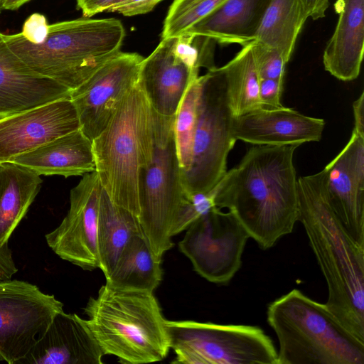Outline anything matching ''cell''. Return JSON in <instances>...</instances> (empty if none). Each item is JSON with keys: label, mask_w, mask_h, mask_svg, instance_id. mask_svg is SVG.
<instances>
[{"label": "cell", "mask_w": 364, "mask_h": 364, "mask_svg": "<svg viewBox=\"0 0 364 364\" xmlns=\"http://www.w3.org/2000/svg\"><path fill=\"white\" fill-rule=\"evenodd\" d=\"M124 36L119 20L90 18L49 24L47 36L38 44L21 33H1L5 46L22 65L71 91L120 52Z\"/></svg>", "instance_id": "3"}, {"label": "cell", "mask_w": 364, "mask_h": 364, "mask_svg": "<svg viewBox=\"0 0 364 364\" xmlns=\"http://www.w3.org/2000/svg\"><path fill=\"white\" fill-rule=\"evenodd\" d=\"M309 18L314 20L322 18L329 6V0H301Z\"/></svg>", "instance_id": "36"}, {"label": "cell", "mask_w": 364, "mask_h": 364, "mask_svg": "<svg viewBox=\"0 0 364 364\" xmlns=\"http://www.w3.org/2000/svg\"><path fill=\"white\" fill-rule=\"evenodd\" d=\"M0 32V119L61 100L71 90L22 65L5 46Z\"/></svg>", "instance_id": "19"}, {"label": "cell", "mask_w": 364, "mask_h": 364, "mask_svg": "<svg viewBox=\"0 0 364 364\" xmlns=\"http://www.w3.org/2000/svg\"><path fill=\"white\" fill-rule=\"evenodd\" d=\"M80 127L70 98L0 119V164Z\"/></svg>", "instance_id": "14"}, {"label": "cell", "mask_w": 364, "mask_h": 364, "mask_svg": "<svg viewBox=\"0 0 364 364\" xmlns=\"http://www.w3.org/2000/svg\"><path fill=\"white\" fill-rule=\"evenodd\" d=\"M176 37L162 38L155 50L142 60L138 85L152 109L174 117L190 85L199 76L178 54Z\"/></svg>", "instance_id": "16"}, {"label": "cell", "mask_w": 364, "mask_h": 364, "mask_svg": "<svg viewBox=\"0 0 364 364\" xmlns=\"http://www.w3.org/2000/svg\"><path fill=\"white\" fill-rule=\"evenodd\" d=\"M200 85V76H198L188 87L174 116V139L182 173L189 169L193 159Z\"/></svg>", "instance_id": "28"}, {"label": "cell", "mask_w": 364, "mask_h": 364, "mask_svg": "<svg viewBox=\"0 0 364 364\" xmlns=\"http://www.w3.org/2000/svg\"><path fill=\"white\" fill-rule=\"evenodd\" d=\"M83 310L104 354L116 356L119 363L159 362L171 349L166 319L153 292L105 284Z\"/></svg>", "instance_id": "4"}, {"label": "cell", "mask_w": 364, "mask_h": 364, "mask_svg": "<svg viewBox=\"0 0 364 364\" xmlns=\"http://www.w3.org/2000/svg\"><path fill=\"white\" fill-rule=\"evenodd\" d=\"M163 0H118L107 12H117L125 16H132L151 11Z\"/></svg>", "instance_id": "33"}, {"label": "cell", "mask_w": 364, "mask_h": 364, "mask_svg": "<svg viewBox=\"0 0 364 364\" xmlns=\"http://www.w3.org/2000/svg\"><path fill=\"white\" fill-rule=\"evenodd\" d=\"M17 271L8 243L0 246V281L10 279Z\"/></svg>", "instance_id": "35"}, {"label": "cell", "mask_w": 364, "mask_h": 364, "mask_svg": "<svg viewBox=\"0 0 364 364\" xmlns=\"http://www.w3.org/2000/svg\"><path fill=\"white\" fill-rule=\"evenodd\" d=\"M250 237L232 213L215 207L188 226L178 248L200 277L223 285L240 269Z\"/></svg>", "instance_id": "10"}, {"label": "cell", "mask_w": 364, "mask_h": 364, "mask_svg": "<svg viewBox=\"0 0 364 364\" xmlns=\"http://www.w3.org/2000/svg\"><path fill=\"white\" fill-rule=\"evenodd\" d=\"M151 107L137 83L92 140L95 172L111 200L139 215V184L154 151Z\"/></svg>", "instance_id": "5"}, {"label": "cell", "mask_w": 364, "mask_h": 364, "mask_svg": "<svg viewBox=\"0 0 364 364\" xmlns=\"http://www.w3.org/2000/svg\"><path fill=\"white\" fill-rule=\"evenodd\" d=\"M41 183V176L26 167L11 161L0 164V246L8 243Z\"/></svg>", "instance_id": "23"}, {"label": "cell", "mask_w": 364, "mask_h": 364, "mask_svg": "<svg viewBox=\"0 0 364 364\" xmlns=\"http://www.w3.org/2000/svg\"><path fill=\"white\" fill-rule=\"evenodd\" d=\"M267 321L279 344L277 364H364V342L297 289L268 304Z\"/></svg>", "instance_id": "6"}, {"label": "cell", "mask_w": 364, "mask_h": 364, "mask_svg": "<svg viewBox=\"0 0 364 364\" xmlns=\"http://www.w3.org/2000/svg\"><path fill=\"white\" fill-rule=\"evenodd\" d=\"M63 307L35 284L0 281V361L17 364L25 358Z\"/></svg>", "instance_id": "11"}, {"label": "cell", "mask_w": 364, "mask_h": 364, "mask_svg": "<svg viewBox=\"0 0 364 364\" xmlns=\"http://www.w3.org/2000/svg\"><path fill=\"white\" fill-rule=\"evenodd\" d=\"M269 0H227L184 33L220 44L244 46L254 40Z\"/></svg>", "instance_id": "22"}, {"label": "cell", "mask_w": 364, "mask_h": 364, "mask_svg": "<svg viewBox=\"0 0 364 364\" xmlns=\"http://www.w3.org/2000/svg\"><path fill=\"white\" fill-rule=\"evenodd\" d=\"M219 69L225 77L228 103L234 117L262 108L260 77L252 41Z\"/></svg>", "instance_id": "27"}, {"label": "cell", "mask_w": 364, "mask_h": 364, "mask_svg": "<svg viewBox=\"0 0 364 364\" xmlns=\"http://www.w3.org/2000/svg\"><path fill=\"white\" fill-rule=\"evenodd\" d=\"M283 85V80L260 79L259 99L262 108L274 109L284 107L281 102Z\"/></svg>", "instance_id": "31"}, {"label": "cell", "mask_w": 364, "mask_h": 364, "mask_svg": "<svg viewBox=\"0 0 364 364\" xmlns=\"http://www.w3.org/2000/svg\"><path fill=\"white\" fill-rule=\"evenodd\" d=\"M326 182V168L298 178V221L326 282L325 306L364 342V247L351 238L333 212Z\"/></svg>", "instance_id": "2"}, {"label": "cell", "mask_w": 364, "mask_h": 364, "mask_svg": "<svg viewBox=\"0 0 364 364\" xmlns=\"http://www.w3.org/2000/svg\"><path fill=\"white\" fill-rule=\"evenodd\" d=\"M227 0H175L171 5L162 31V38L177 37Z\"/></svg>", "instance_id": "29"}, {"label": "cell", "mask_w": 364, "mask_h": 364, "mask_svg": "<svg viewBox=\"0 0 364 364\" xmlns=\"http://www.w3.org/2000/svg\"><path fill=\"white\" fill-rule=\"evenodd\" d=\"M5 0H0V14L4 10V4Z\"/></svg>", "instance_id": "39"}, {"label": "cell", "mask_w": 364, "mask_h": 364, "mask_svg": "<svg viewBox=\"0 0 364 364\" xmlns=\"http://www.w3.org/2000/svg\"><path fill=\"white\" fill-rule=\"evenodd\" d=\"M193 153L189 169L182 173L188 195L213 190L227 172V159L236 139L224 75L215 68L200 76Z\"/></svg>", "instance_id": "9"}, {"label": "cell", "mask_w": 364, "mask_h": 364, "mask_svg": "<svg viewBox=\"0 0 364 364\" xmlns=\"http://www.w3.org/2000/svg\"><path fill=\"white\" fill-rule=\"evenodd\" d=\"M308 18L301 0H269L254 40L277 50L289 62Z\"/></svg>", "instance_id": "26"}, {"label": "cell", "mask_w": 364, "mask_h": 364, "mask_svg": "<svg viewBox=\"0 0 364 364\" xmlns=\"http://www.w3.org/2000/svg\"><path fill=\"white\" fill-rule=\"evenodd\" d=\"M48 27L46 17L41 14L35 13L25 21L21 34L29 42L38 44L47 36Z\"/></svg>", "instance_id": "32"}, {"label": "cell", "mask_w": 364, "mask_h": 364, "mask_svg": "<svg viewBox=\"0 0 364 364\" xmlns=\"http://www.w3.org/2000/svg\"><path fill=\"white\" fill-rule=\"evenodd\" d=\"M31 0H5L4 10H17Z\"/></svg>", "instance_id": "38"}, {"label": "cell", "mask_w": 364, "mask_h": 364, "mask_svg": "<svg viewBox=\"0 0 364 364\" xmlns=\"http://www.w3.org/2000/svg\"><path fill=\"white\" fill-rule=\"evenodd\" d=\"M104 355L86 320L62 311L18 363L101 364Z\"/></svg>", "instance_id": "18"}, {"label": "cell", "mask_w": 364, "mask_h": 364, "mask_svg": "<svg viewBox=\"0 0 364 364\" xmlns=\"http://www.w3.org/2000/svg\"><path fill=\"white\" fill-rule=\"evenodd\" d=\"M144 58L119 52L71 91L80 130L92 141L106 127L127 93L137 83Z\"/></svg>", "instance_id": "12"}, {"label": "cell", "mask_w": 364, "mask_h": 364, "mask_svg": "<svg viewBox=\"0 0 364 364\" xmlns=\"http://www.w3.org/2000/svg\"><path fill=\"white\" fill-rule=\"evenodd\" d=\"M161 261L154 254L144 235H135L105 277V284L114 288L154 292L162 280Z\"/></svg>", "instance_id": "24"}, {"label": "cell", "mask_w": 364, "mask_h": 364, "mask_svg": "<svg viewBox=\"0 0 364 364\" xmlns=\"http://www.w3.org/2000/svg\"><path fill=\"white\" fill-rule=\"evenodd\" d=\"M254 57L260 79L283 80L288 61L276 49L252 41Z\"/></svg>", "instance_id": "30"}, {"label": "cell", "mask_w": 364, "mask_h": 364, "mask_svg": "<svg viewBox=\"0 0 364 364\" xmlns=\"http://www.w3.org/2000/svg\"><path fill=\"white\" fill-rule=\"evenodd\" d=\"M354 127L353 131L364 136V92L353 104Z\"/></svg>", "instance_id": "37"}, {"label": "cell", "mask_w": 364, "mask_h": 364, "mask_svg": "<svg viewBox=\"0 0 364 364\" xmlns=\"http://www.w3.org/2000/svg\"><path fill=\"white\" fill-rule=\"evenodd\" d=\"M143 234L136 215L113 203L102 188L98 210L97 247L99 268L107 277L122 249L135 235Z\"/></svg>", "instance_id": "25"}, {"label": "cell", "mask_w": 364, "mask_h": 364, "mask_svg": "<svg viewBox=\"0 0 364 364\" xmlns=\"http://www.w3.org/2000/svg\"><path fill=\"white\" fill-rule=\"evenodd\" d=\"M102 190L95 171L83 175L70 191L67 215L45 236L48 245L58 256L85 270L99 268L97 229Z\"/></svg>", "instance_id": "13"}, {"label": "cell", "mask_w": 364, "mask_h": 364, "mask_svg": "<svg viewBox=\"0 0 364 364\" xmlns=\"http://www.w3.org/2000/svg\"><path fill=\"white\" fill-rule=\"evenodd\" d=\"M172 363L277 364L271 338L258 326L165 321Z\"/></svg>", "instance_id": "8"}, {"label": "cell", "mask_w": 364, "mask_h": 364, "mask_svg": "<svg viewBox=\"0 0 364 364\" xmlns=\"http://www.w3.org/2000/svg\"><path fill=\"white\" fill-rule=\"evenodd\" d=\"M9 161L40 176L58 175L68 178L95 171L92 141L80 129L16 156Z\"/></svg>", "instance_id": "21"}, {"label": "cell", "mask_w": 364, "mask_h": 364, "mask_svg": "<svg viewBox=\"0 0 364 364\" xmlns=\"http://www.w3.org/2000/svg\"><path fill=\"white\" fill-rule=\"evenodd\" d=\"M323 119L304 115L283 107L259 109L234 117L232 133L236 140L253 145L284 146L321 140Z\"/></svg>", "instance_id": "17"}, {"label": "cell", "mask_w": 364, "mask_h": 364, "mask_svg": "<svg viewBox=\"0 0 364 364\" xmlns=\"http://www.w3.org/2000/svg\"><path fill=\"white\" fill-rule=\"evenodd\" d=\"M297 144L254 145L215 186V205L228 208L262 250L291 233L298 221Z\"/></svg>", "instance_id": "1"}, {"label": "cell", "mask_w": 364, "mask_h": 364, "mask_svg": "<svg viewBox=\"0 0 364 364\" xmlns=\"http://www.w3.org/2000/svg\"><path fill=\"white\" fill-rule=\"evenodd\" d=\"M325 168L331 208L351 238L364 247V136L353 130L345 147Z\"/></svg>", "instance_id": "15"}, {"label": "cell", "mask_w": 364, "mask_h": 364, "mask_svg": "<svg viewBox=\"0 0 364 364\" xmlns=\"http://www.w3.org/2000/svg\"><path fill=\"white\" fill-rule=\"evenodd\" d=\"M152 113L154 151L139 177L138 219L151 250L162 259L174 245L171 238L188 194L176 153L174 117L162 116L153 109Z\"/></svg>", "instance_id": "7"}, {"label": "cell", "mask_w": 364, "mask_h": 364, "mask_svg": "<svg viewBox=\"0 0 364 364\" xmlns=\"http://www.w3.org/2000/svg\"><path fill=\"white\" fill-rule=\"evenodd\" d=\"M338 19L323 55L324 68L343 81L356 79L364 50V0H336Z\"/></svg>", "instance_id": "20"}, {"label": "cell", "mask_w": 364, "mask_h": 364, "mask_svg": "<svg viewBox=\"0 0 364 364\" xmlns=\"http://www.w3.org/2000/svg\"><path fill=\"white\" fill-rule=\"evenodd\" d=\"M118 0H75L77 7L84 17L89 18L97 14L107 11Z\"/></svg>", "instance_id": "34"}]
</instances>
